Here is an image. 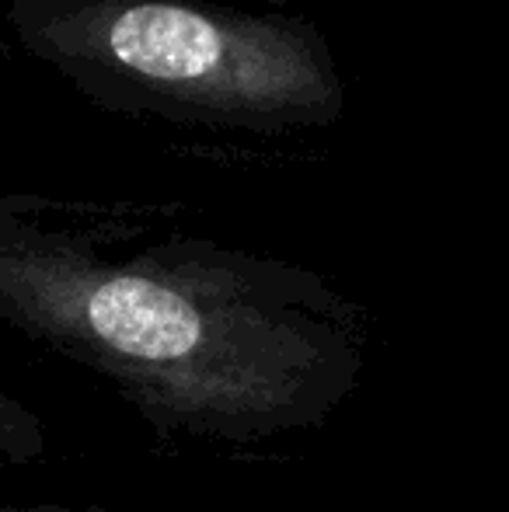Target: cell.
<instances>
[{"label":"cell","instance_id":"3957f363","mask_svg":"<svg viewBox=\"0 0 509 512\" xmlns=\"http://www.w3.org/2000/svg\"><path fill=\"white\" fill-rule=\"evenodd\" d=\"M49 450L42 418L21 398L0 387V471L4 467L39 464Z\"/></svg>","mask_w":509,"mask_h":512},{"label":"cell","instance_id":"277c9868","mask_svg":"<svg viewBox=\"0 0 509 512\" xmlns=\"http://www.w3.org/2000/svg\"><path fill=\"white\" fill-rule=\"evenodd\" d=\"M0 512H123L112 506H67V502H28V506H0Z\"/></svg>","mask_w":509,"mask_h":512},{"label":"cell","instance_id":"6da1fadb","mask_svg":"<svg viewBox=\"0 0 509 512\" xmlns=\"http://www.w3.org/2000/svg\"><path fill=\"white\" fill-rule=\"evenodd\" d=\"M0 321L217 450L328 425L370 356V310L318 272L35 192L0 196Z\"/></svg>","mask_w":509,"mask_h":512},{"label":"cell","instance_id":"7a4b0ae2","mask_svg":"<svg viewBox=\"0 0 509 512\" xmlns=\"http://www.w3.org/2000/svg\"><path fill=\"white\" fill-rule=\"evenodd\" d=\"M28 56L116 112L290 133L332 126L346 88L318 28L185 0H7Z\"/></svg>","mask_w":509,"mask_h":512}]
</instances>
